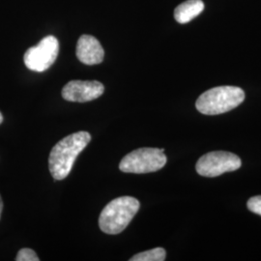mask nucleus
<instances>
[{"instance_id": "nucleus-6", "label": "nucleus", "mask_w": 261, "mask_h": 261, "mask_svg": "<svg viewBox=\"0 0 261 261\" xmlns=\"http://www.w3.org/2000/svg\"><path fill=\"white\" fill-rule=\"evenodd\" d=\"M59 53V42L55 36L43 38L34 47L28 48L23 57L24 64L34 72H45L55 63Z\"/></svg>"}, {"instance_id": "nucleus-10", "label": "nucleus", "mask_w": 261, "mask_h": 261, "mask_svg": "<svg viewBox=\"0 0 261 261\" xmlns=\"http://www.w3.org/2000/svg\"><path fill=\"white\" fill-rule=\"evenodd\" d=\"M167 252L163 248H155L146 252H140L134 255L130 261H164L166 259Z\"/></svg>"}, {"instance_id": "nucleus-2", "label": "nucleus", "mask_w": 261, "mask_h": 261, "mask_svg": "<svg viewBox=\"0 0 261 261\" xmlns=\"http://www.w3.org/2000/svg\"><path fill=\"white\" fill-rule=\"evenodd\" d=\"M140 201L132 196H121L106 206L99 218V226L107 234H119L130 224L140 209Z\"/></svg>"}, {"instance_id": "nucleus-7", "label": "nucleus", "mask_w": 261, "mask_h": 261, "mask_svg": "<svg viewBox=\"0 0 261 261\" xmlns=\"http://www.w3.org/2000/svg\"><path fill=\"white\" fill-rule=\"evenodd\" d=\"M105 91L103 84L97 81H72L62 89L66 101L85 103L101 97Z\"/></svg>"}, {"instance_id": "nucleus-3", "label": "nucleus", "mask_w": 261, "mask_h": 261, "mask_svg": "<svg viewBox=\"0 0 261 261\" xmlns=\"http://www.w3.org/2000/svg\"><path fill=\"white\" fill-rule=\"evenodd\" d=\"M245 100L244 90L236 86H218L201 94L196 101L197 111L205 115H218L232 111Z\"/></svg>"}, {"instance_id": "nucleus-1", "label": "nucleus", "mask_w": 261, "mask_h": 261, "mask_svg": "<svg viewBox=\"0 0 261 261\" xmlns=\"http://www.w3.org/2000/svg\"><path fill=\"white\" fill-rule=\"evenodd\" d=\"M91 140L87 132H77L58 141L49 153L48 168L56 180L65 179L71 172L77 156Z\"/></svg>"}, {"instance_id": "nucleus-12", "label": "nucleus", "mask_w": 261, "mask_h": 261, "mask_svg": "<svg viewBox=\"0 0 261 261\" xmlns=\"http://www.w3.org/2000/svg\"><path fill=\"white\" fill-rule=\"evenodd\" d=\"M247 206L251 212L261 216V196H253L250 198Z\"/></svg>"}, {"instance_id": "nucleus-5", "label": "nucleus", "mask_w": 261, "mask_h": 261, "mask_svg": "<svg viewBox=\"0 0 261 261\" xmlns=\"http://www.w3.org/2000/svg\"><path fill=\"white\" fill-rule=\"evenodd\" d=\"M241 160L230 152L214 151L207 153L196 163V171L204 177H217L225 172L241 168Z\"/></svg>"}, {"instance_id": "nucleus-4", "label": "nucleus", "mask_w": 261, "mask_h": 261, "mask_svg": "<svg viewBox=\"0 0 261 261\" xmlns=\"http://www.w3.org/2000/svg\"><path fill=\"white\" fill-rule=\"evenodd\" d=\"M165 150L159 148H139L122 159L119 169L125 173H149L164 168L167 164Z\"/></svg>"}, {"instance_id": "nucleus-11", "label": "nucleus", "mask_w": 261, "mask_h": 261, "mask_svg": "<svg viewBox=\"0 0 261 261\" xmlns=\"http://www.w3.org/2000/svg\"><path fill=\"white\" fill-rule=\"evenodd\" d=\"M17 261H39L36 252L31 249H21L16 257Z\"/></svg>"}, {"instance_id": "nucleus-9", "label": "nucleus", "mask_w": 261, "mask_h": 261, "mask_svg": "<svg viewBox=\"0 0 261 261\" xmlns=\"http://www.w3.org/2000/svg\"><path fill=\"white\" fill-rule=\"evenodd\" d=\"M204 9L201 0H187L174 10V18L179 23H187L196 18Z\"/></svg>"}, {"instance_id": "nucleus-14", "label": "nucleus", "mask_w": 261, "mask_h": 261, "mask_svg": "<svg viewBox=\"0 0 261 261\" xmlns=\"http://www.w3.org/2000/svg\"><path fill=\"white\" fill-rule=\"evenodd\" d=\"M3 122V116H2V114H1V112H0V124Z\"/></svg>"}, {"instance_id": "nucleus-13", "label": "nucleus", "mask_w": 261, "mask_h": 261, "mask_svg": "<svg viewBox=\"0 0 261 261\" xmlns=\"http://www.w3.org/2000/svg\"><path fill=\"white\" fill-rule=\"evenodd\" d=\"M2 210H3V202H2V199H1V196H0V218H1Z\"/></svg>"}, {"instance_id": "nucleus-8", "label": "nucleus", "mask_w": 261, "mask_h": 261, "mask_svg": "<svg viewBox=\"0 0 261 261\" xmlns=\"http://www.w3.org/2000/svg\"><path fill=\"white\" fill-rule=\"evenodd\" d=\"M75 54L79 60L85 65L100 64L105 56L102 45L91 35H83L79 39Z\"/></svg>"}]
</instances>
